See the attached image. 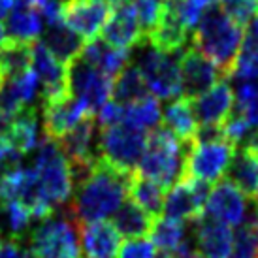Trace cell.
<instances>
[{"label":"cell","mask_w":258,"mask_h":258,"mask_svg":"<svg viewBox=\"0 0 258 258\" xmlns=\"http://www.w3.org/2000/svg\"><path fill=\"white\" fill-rule=\"evenodd\" d=\"M228 78L232 81H249L258 83V19L252 17V21L245 27L243 42L236 57L234 70Z\"/></svg>","instance_id":"25"},{"label":"cell","mask_w":258,"mask_h":258,"mask_svg":"<svg viewBox=\"0 0 258 258\" xmlns=\"http://www.w3.org/2000/svg\"><path fill=\"white\" fill-rule=\"evenodd\" d=\"M113 226L121 236L128 237V239H136V237H144L151 232L153 226V217L144 211L138 204L132 200L122 202L119 209L113 213Z\"/></svg>","instance_id":"28"},{"label":"cell","mask_w":258,"mask_h":258,"mask_svg":"<svg viewBox=\"0 0 258 258\" xmlns=\"http://www.w3.org/2000/svg\"><path fill=\"white\" fill-rule=\"evenodd\" d=\"M228 258H258V206L247 211L245 221L234 234V247Z\"/></svg>","instance_id":"33"},{"label":"cell","mask_w":258,"mask_h":258,"mask_svg":"<svg viewBox=\"0 0 258 258\" xmlns=\"http://www.w3.org/2000/svg\"><path fill=\"white\" fill-rule=\"evenodd\" d=\"M0 258H30L29 252L19 245V239L10 237L6 243L0 247Z\"/></svg>","instance_id":"40"},{"label":"cell","mask_w":258,"mask_h":258,"mask_svg":"<svg viewBox=\"0 0 258 258\" xmlns=\"http://www.w3.org/2000/svg\"><path fill=\"white\" fill-rule=\"evenodd\" d=\"M30 258H81L79 222L64 209L40 221L29 236Z\"/></svg>","instance_id":"4"},{"label":"cell","mask_w":258,"mask_h":258,"mask_svg":"<svg viewBox=\"0 0 258 258\" xmlns=\"http://www.w3.org/2000/svg\"><path fill=\"white\" fill-rule=\"evenodd\" d=\"M160 258H202V256H200V252L188 245V241H185L179 249H175V251H172V252H164Z\"/></svg>","instance_id":"41"},{"label":"cell","mask_w":258,"mask_h":258,"mask_svg":"<svg viewBox=\"0 0 258 258\" xmlns=\"http://www.w3.org/2000/svg\"><path fill=\"white\" fill-rule=\"evenodd\" d=\"M14 2H15V0H0V21H2V19H6L8 14L12 12Z\"/></svg>","instance_id":"42"},{"label":"cell","mask_w":258,"mask_h":258,"mask_svg":"<svg viewBox=\"0 0 258 258\" xmlns=\"http://www.w3.org/2000/svg\"><path fill=\"white\" fill-rule=\"evenodd\" d=\"M183 145L166 126L151 130L138 164V173L157 181L164 188L175 185L185 177L186 151H183Z\"/></svg>","instance_id":"3"},{"label":"cell","mask_w":258,"mask_h":258,"mask_svg":"<svg viewBox=\"0 0 258 258\" xmlns=\"http://www.w3.org/2000/svg\"><path fill=\"white\" fill-rule=\"evenodd\" d=\"M228 177L241 192L251 198L252 202L258 198V151L254 145L245 144L241 149H237L232 157L228 166Z\"/></svg>","instance_id":"20"},{"label":"cell","mask_w":258,"mask_h":258,"mask_svg":"<svg viewBox=\"0 0 258 258\" xmlns=\"http://www.w3.org/2000/svg\"><path fill=\"white\" fill-rule=\"evenodd\" d=\"M42 43L49 49L53 57L68 64L72 58H76L83 49V38L79 36L78 32H74L64 21L49 23L45 34H43Z\"/></svg>","instance_id":"23"},{"label":"cell","mask_w":258,"mask_h":258,"mask_svg":"<svg viewBox=\"0 0 258 258\" xmlns=\"http://www.w3.org/2000/svg\"><path fill=\"white\" fill-rule=\"evenodd\" d=\"M190 102L200 126L221 124L234 108V89L230 87L228 79L224 78Z\"/></svg>","instance_id":"18"},{"label":"cell","mask_w":258,"mask_h":258,"mask_svg":"<svg viewBox=\"0 0 258 258\" xmlns=\"http://www.w3.org/2000/svg\"><path fill=\"white\" fill-rule=\"evenodd\" d=\"M254 204H256V206H258V198H256V200H254Z\"/></svg>","instance_id":"48"},{"label":"cell","mask_w":258,"mask_h":258,"mask_svg":"<svg viewBox=\"0 0 258 258\" xmlns=\"http://www.w3.org/2000/svg\"><path fill=\"white\" fill-rule=\"evenodd\" d=\"M79 57L85 58L89 64L98 68L109 78H115L121 72L124 66L130 62V49L122 47H113L104 40H89L83 45V49L79 53Z\"/></svg>","instance_id":"22"},{"label":"cell","mask_w":258,"mask_h":258,"mask_svg":"<svg viewBox=\"0 0 258 258\" xmlns=\"http://www.w3.org/2000/svg\"><path fill=\"white\" fill-rule=\"evenodd\" d=\"M136 66L145 79V85L153 96L160 100H173L181 96V76H179V53H166L153 47L149 42L140 45Z\"/></svg>","instance_id":"6"},{"label":"cell","mask_w":258,"mask_h":258,"mask_svg":"<svg viewBox=\"0 0 258 258\" xmlns=\"http://www.w3.org/2000/svg\"><path fill=\"white\" fill-rule=\"evenodd\" d=\"M147 134L126 122H119L115 126L100 130V138L96 140L98 157L108 160L109 164L122 172L134 173L144 155Z\"/></svg>","instance_id":"7"},{"label":"cell","mask_w":258,"mask_h":258,"mask_svg":"<svg viewBox=\"0 0 258 258\" xmlns=\"http://www.w3.org/2000/svg\"><path fill=\"white\" fill-rule=\"evenodd\" d=\"M106 2H109V4H115V6H117V4H124V2H128V0H106Z\"/></svg>","instance_id":"46"},{"label":"cell","mask_w":258,"mask_h":258,"mask_svg":"<svg viewBox=\"0 0 258 258\" xmlns=\"http://www.w3.org/2000/svg\"><path fill=\"white\" fill-rule=\"evenodd\" d=\"M32 4H34L38 14L42 15V19H45L47 25L62 21V8H64L62 0H32Z\"/></svg>","instance_id":"39"},{"label":"cell","mask_w":258,"mask_h":258,"mask_svg":"<svg viewBox=\"0 0 258 258\" xmlns=\"http://www.w3.org/2000/svg\"><path fill=\"white\" fill-rule=\"evenodd\" d=\"M66 79L68 93L74 94V98H78L91 113L98 111L111 96L113 78L89 64L79 55L66 64Z\"/></svg>","instance_id":"9"},{"label":"cell","mask_w":258,"mask_h":258,"mask_svg":"<svg viewBox=\"0 0 258 258\" xmlns=\"http://www.w3.org/2000/svg\"><path fill=\"white\" fill-rule=\"evenodd\" d=\"M130 200L138 204L140 208L147 211L153 219H157L164 208V186L158 185L157 181L145 177L142 173L134 172L128 181Z\"/></svg>","instance_id":"27"},{"label":"cell","mask_w":258,"mask_h":258,"mask_svg":"<svg viewBox=\"0 0 258 258\" xmlns=\"http://www.w3.org/2000/svg\"><path fill=\"white\" fill-rule=\"evenodd\" d=\"M109 14L111 4L106 0H66L62 8V21L89 42L100 34Z\"/></svg>","instance_id":"12"},{"label":"cell","mask_w":258,"mask_h":258,"mask_svg":"<svg viewBox=\"0 0 258 258\" xmlns=\"http://www.w3.org/2000/svg\"><path fill=\"white\" fill-rule=\"evenodd\" d=\"M94 119H96V124H98L100 130L119 124V122H122V104L108 100L100 109H98V115H96Z\"/></svg>","instance_id":"38"},{"label":"cell","mask_w":258,"mask_h":258,"mask_svg":"<svg viewBox=\"0 0 258 258\" xmlns=\"http://www.w3.org/2000/svg\"><path fill=\"white\" fill-rule=\"evenodd\" d=\"M0 206H2L4 215H6V224L12 237L19 239V237L25 236L30 226V221H32L29 211L23 208L19 202H6V204H0Z\"/></svg>","instance_id":"35"},{"label":"cell","mask_w":258,"mask_h":258,"mask_svg":"<svg viewBox=\"0 0 258 258\" xmlns=\"http://www.w3.org/2000/svg\"><path fill=\"white\" fill-rule=\"evenodd\" d=\"M202 215H208L228 226H239L247 217V196L232 181L222 179L209 190Z\"/></svg>","instance_id":"13"},{"label":"cell","mask_w":258,"mask_h":258,"mask_svg":"<svg viewBox=\"0 0 258 258\" xmlns=\"http://www.w3.org/2000/svg\"><path fill=\"white\" fill-rule=\"evenodd\" d=\"M160 117H162V111L158 106V98L151 96V94L122 106V122H126L138 130H144V132L147 130L151 132L157 128Z\"/></svg>","instance_id":"30"},{"label":"cell","mask_w":258,"mask_h":258,"mask_svg":"<svg viewBox=\"0 0 258 258\" xmlns=\"http://www.w3.org/2000/svg\"><path fill=\"white\" fill-rule=\"evenodd\" d=\"M256 19H258V12H256Z\"/></svg>","instance_id":"49"},{"label":"cell","mask_w":258,"mask_h":258,"mask_svg":"<svg viewBox=\"0 0 258 258\" xmlns=\"http://www.w3.org/2000/svg\"><path fill=\"white\" fill-rule=\"evenodd\" d=\"M194 241L202 258H228L234 247L232 226L202 215L194 221Z\"/></svg>","instance_id":"17"},{"label":"cell","mask_w":258,"mask_h":258,"mask_svg":"<svg viewBox=\"0 0 258 258\" xmlns=\"http://www.w3.org/2000/svg\"><path fill=\"white\" fill-rule=\"evenodd\" d=\"M91 111L70 94L55 98V100L42 102L43 136L53 142H58L68 130H72Z\"/></svg>","instance_id":"15"},{"label":"cell","mask_w":258,"mask_h":258,"mask_svg":"<svg viewBox=\"0 0 258 258\" xmlns=\"http://www.w3.org/2000/svg\"><path fill=\"white\" fill-rule=\"evenodd\" d=\"M32 43L12 40V38H6L0 43V79L14 78V76L30 70Z\"/></svg>","instance_id":"29"},{"label":"cell","mask_w":258,"mask_h":258,"mask_svg":"<svg viewBox=\"0 0 258 258\" xmlns=\"http://www.w3.org/2000/svg\"><path fill=\"white\" fill-rule=\"evenodd\" d=\"M79 236L85 258H117L121 247V234L113 222H79Z\"/></svg>","instance_id":"19"},{"label":"cell","mask_w":258,"mask_h":258,"mask_svg":"<svg viewBox=\"0 0 258 258\" xmlns=\"http://www.w3.org/2000/svg\"><path fill=\"white\" fill-rule=\"evenodd\" d=\"M4 40H6V30H4V27L0 25V43L4 42Z\"/></svg>","instance_id":"45"},{"label":"cell","mask_w":258,"mask_h":258,"mask_svg":"<svg viewBox=\"0 0 258 258\" xmlns=\"http://www.w3.org/2000/svg\"><path fill=\"white\" fill-rule=\"evenodd\" d=\"M100 32L104 42H108L113 47H122V49H132L142 42H145L136 10L128 2L117 4L111 10V14L106 19Z\"/></svg>","instance_id":"16"},{"label":"cell","mask_w":258,"mask_h":258,"mask_svg":"<svg viewBox=\"0 0 258 258\" xmlns=\"http://www.w3.org/2000/svg\"><path fill=\"white\" fill-rule=\"evenodd\" d=\"M221 10L241 27H247L258 12V0H222Z\"/></svg>","instance_id":"36"},{"label":"cell","mask_w":258,"mask_h":258,"mask_svg":"<svg viewBox=\"0 0 258 258\" xmlns=\"http://www.w3.org/2000/svg\"><path fill=\"white\" fill-rule=\"evenodd\" d=\"M211 183H206L194 177H181L175 185L170 186V192L164 196L162 211L168 219L175 221H196L202 217L206 202H208Z\"/></svg>","instance_id":"10"},{"label":"cell","mask_w":258,"mask_h":258,"mask_svg":"<svg viewBox=\"0 0 258 258\" xmlns=\"http://www.w3.org/2000/svg\"><path fill=\"white\" fill-rule=\"evenodd\" d=\"M32 170L43 198L53 208L66 206L74 192V177L70 164L57 142H53L49 138L40 140Z\"/></svg>","instance_id":"5"},{"label":"cell","mask_w":258,"mask_h":258,"mask_svg":"<svg viewBox=\"0 0 258 258\" xmlns=\"http://www.w3.org/2000/svg\"><path fill=\"white\" fill-rule=\"evenodd\" d=\"M132 6L136 10L142 32L147 40V36L155 30V27L158 25L160 17L164 14V4H162V0H134Z\"/></svg>","instance_id":"34"},{"label":"cell","mask_w":258,"mask_h":258,"mask_svg":"<svg viewBox=\"0 0 258 258\" xmlns=\"http://www.w3.org/2000/svg\"><path fill=\"white\" fill-rule=\"evenodd\" d=\"M200 2L204 4V6H215L219 0H200Z\"/></svg>","instance_id":"44"},{"label":"cell","mask_w":258,"mask_h":258,"mask_svg":"<svg viewBox=\"0 0 258 258\" xmlns=\"http://www.w3.org/2000/svg\"><path fill=\"white\" fill-rule=\"evenodd\" d=\"M236 145L228 140H209L186 145L185 155V175L202 179L206 183H215L226 173Z\"/></svg>","instance_id":"8"},{"label":"cell","mask_w":258,"mask_h":258,"mask_svg":"<svg viewBox=\"0 0 258 258\" xmlns=\"http://www.w3.org/2000/svg\"><path fill=\"white\" fill-rule=\"evenodd\" d=\"M179 57L181 94L188 100L204 94L224 78L221 70L196 47H185Z\"/></svg>","instance_id":"11"},{"label":"cell","mask_w":258,"mask_h":258,"mask_svg":"<svg viewBox=\"0 0 258 258\" xmlns=\"http://www.w3.org/2000/svg\"><path fill=\"white\" fill-rule=\"evenodd\" d=\"M42 15L36 12L32 0H15L6 17V36L21 42H36L42 34Z\"/></svg>","instance_id":"21"},{"label":"cell","mask_w":258,"mask_h":258,"mask_svg":"<svg viewBox=\"0 0 258 258\" xmlns=\"http://www.w3.org/2000/svg\"><path fill=\"white\" fill-rule=\"evenodd\" d=\"M8 124H10V119H6L4 115L0 113V136H6V132H8Z\"/></svg>","instance_id":"43"},{"label":"cell","mask_w":258,"mask_h":258,"mask_svg":"<svg viewBox=\"0 0 258 258\" xmlns=\"http://www.w3.org/2000/svg\"><path fill=\"white\" fill-rule=\"evenodd\" d=\"M117 258H155V245L142 237L128 239L119 247Z\"/></svg>","instance_id":"37"},{"label":"cell","mask_w":258,"mask_h":258,"mask_svg":"<svg viewBox=\"0 0 258 258\" xmlns=\"http://www.w3.org/2000/svg\"><path fill=\"white\" fill-rule=\"evenodd\" d=\"M130 175L132 173L122 172L108 160L96 157L87 177L76 185V196L68 211L78 222L104 221L124 202Z\"/></svg>","instance_id":"1"},{"label":"cell","mask_w":258,"mask_h":258,"mask_svg":"<svg viewBox=\"0 0 258 258\" xmlns=\"http://www.w3.org/2000/svg\"><path fill=\"white\" fill-rule=\"evenodd\" d=\"M147 91L149 89L145 85V79L140 72V68L128 62L117 74V79L111 87V96H113V102L124 106V104H130V102H136L147 96Z\"/></svg>","instance_id":"31"},{"label":"cell","mask_w":258,"mask_h":258,"mask_svg":"<svg viewBox=\"0 0 258 258\" xmlns=\"http://www.w3.org/2000/svg\"><path fill=\"white\" fill-rule=\"evenodd\" d=\"M32 72L36 74L38 83L42 85L40 96L42 102L55 100L68 93V79H66V64L60 62L49 53L42 42L32 43Z\"/></svg>","instance_id":"14"},{"label":"cell","mask_w":258,"mask_h":258,"mask_svg":"<svg viewBox=\"0 0 258 258\" xmlns=\"http://www.w3.org/2000/svg\"><path fill=\"white\" fill-rule=\"evenodd\" d=\"M10 144L19 155H29L34 153L40 144L38 138V111L34 106L25 108L19 115H15L14 119H10L6 132Z\"/></svg>","instance_id":"24"},{"label":"cell","mask_w":258,"mask_h":258,"mask_svg":"<svg viewBox=\"0 0 258 258\" xmlns=\"http://www.w3.org/2000/svg\"><path fill=\"white\" fill-rule=\"evenodd\" d=\"M243 34L245 27L228 17L221 8L213 6L204 12L200 23L196 25L192 45L221 70L224 78H228L236 64Z\"/></svg>","instance_id":"2"},{"label":"cell","mask_w":258,"mask_h":258,"mask_svg":"<svg viewBox=\"0 0 258 258\" xmlns=\"http://www.w3.org/2000/svg\"><path fill=\"white\" fill-rule=\"evenodd\" d=\"M162 115H164L166 128L170 130L181 144H192L194 136H196V130H198L192 102L185 98V96H181L177 100L170 102Z\"/></svg>","instance_id":"26"},{"label":"cell","mask_w":258,"mask_h":258,"mask_svg":"<svg viewBox=\"0 0 258 258\" xmlns=\"http://www.w3.org/2000/svg\"><path fill=\"white\" fill-rule=\"evenodd\" d=\"M0 247H2V236H0Z\"/></svg>","instance_id":"47"},{"label":"cell","mask_w":258,"mask_h":258,"mask_svg":"<svg viewBox=\"0 0 258 258\" xmlns=\"http://www.w3.org/2000/svg\"><path fill=\"white\" fill-rule=\"evenodd\" d=\"M151 243L155 245V249L162 252H172L179 249L185 243L186 237V226L183 221H175V219H157L151 226Z\"/></svg>","instance_id":"32"}]
</instances>
